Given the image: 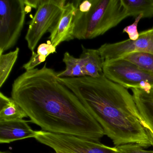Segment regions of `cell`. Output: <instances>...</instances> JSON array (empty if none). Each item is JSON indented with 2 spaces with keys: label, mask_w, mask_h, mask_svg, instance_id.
I'll return each mask as SVG.
<instances>
[{
  "label": "cell",
  "mask_w": 153,
  "mask_h": 153,
  "mask_svg": "<svg viewBox=\"0 0 153 153\" xmlns=\"http://www.w3.org/2000/svg\"><path fill=\"white\" fill-rule=\"evenodd\" d=\"M104 60L116 59L133 52L153 53V27L140 33L139 38L128 39L114 43H106L98 49Z\"/></svg>",
  "instance_id": "cell-8"
},
{
  "label": "cell",
  "mask_w": 153,
  "mask_h": 153,
  "mask_svg": "<svg viewBox=\"0 0 153 153\" xmlns=\"http://www.w3.org/2000/svg\"><path fill=\"white\" fill-rule=\"evenodd\" d=\"M46 64L19 76L11 98L42 130L99 141L105 135L102 128Z\"/></svg>",
  "instance_id": "cell-1"
},
{
  "label": "cell",
  "mask_w": 153,
  "mask_h": 153,
  "mask_svg": "<svg viewBox=\"0 0 153 153\" xmlns=\"http://www.w3.org/2000/svg\"><path fill=\"white\" fill-rule=\"evenodd\" d=\"M24 120L0 121V143H10L19 140L35 137L37 131Z\"/></svg>",
  "instance_id": "cell-10"
},
{
  "label": "cell",
  "mask_w": 153,
  "mask_h": 153,
  "mask_svg": "<svg viewBox=\"0 0 153 153\" xmlns=\"http://www.w3.org/2000/svg\"><path fill=\"white\" fill-rule=\"evenodd\" d=\"M74 39L95 38L128 17L121 0L75 1Z\"/></svg>",
  "instance_id": "cell-3"
},
{
  "label": "cell",
  "mask_w": 153,
  "mask_h": 153,
  "mask_svg": "<svg viewBox=\"0 0 153 153\" xmlns=\"http://www.w3.org/2000/svg\"><path fill=\"white\" fill-rule=\"evenodd\" d=\"M32 8L29 0H0V55L16 44Z\"/></svg>",
  "instance_id": "cell-4"
},
{
  "label": "cell",
  "mask_w": 153,
  "mask_h": 153,
  "mask_svg": "<svg viewBox=\"0 0 153 153\" xmlns=\"http://www.w3.org/2000/svg\"><path fill=\"white\" fill-rule=\"evenodd\" d=\"M66 2L65 0H40L25 36L27 46L32 53L35 52L45 34L49 32L57 21Z\"/></svg>",
  "instance_id": "cell-7"
},
{
  "label": "cell",
  "mask_w": 153,
  "mask_h": 153,
  "mask_svg": "<svg viewBox=\"0 0 153 153\" xmlns=\"http://www.w3.org/2000/svg\"><path fill=\"white\" fill-rule=\"evenodd\" d=\"M82 53L79 57L84 76L98 78L103 76L104 60L98 50L86 49L82 45Z\"/></svg>",
  "instance_id": "cell-12"
},
{
  "label": "cell",
  "mask_w": 153,
  "mask_h": 153,
  "mask_svg": "<svg viewBox=\"0 0 153 153\" xmlns=\"http://www.w3.org/2000/svg\"><path fill=\"white\" fill-rule=\"evenodd\" d=\"M120 153H153V150H146L136 143H128L116 146Z\"/></svg>",
  "instance_id": "cell-18"
},
{
  "label": "cell",
  "mask_w": 153,
  "mask_h": 153,
  "mask_svg": "<svg viewBox=\"0 0 153 153\" xmlns=\"http://www.w3.org/2000/svg\"><path fill=\"white\" fill-rule=\"evenodd\" d=\"M143 18L141 15L135 18V21L133 24L127 26L123 28V32L126 33L128 35L130 40L134 41L137 40L139 37L140 33L138 32V24L140 20Z\"/></svg>",
  "instance_id": "cell-20"
},
{
  "label": "cell",
  "mask_w": 153,
  "mask_h": 153,
  "mask_svg": "<svg viewBox=\"0 0 153 153\" xmlns=\"http://www.w3.org/2000/svg\"><path fill=\"white\" fill-rule=\"evenodd\" d=\"M0 153H7V152H0Z\"/></svg>",
  "instance_id": "cell-22"
},
{
  "label": "cell",
  "mask_w": 153,
  "mask_h": 153,
  "mask_svg": "<svg viewBox=\"0 0 153 153\" xmlns=\"http://www.w3.org/2000/svg\"><path fill=\"white\" fill-rule=\"evenodd\" d=\"M131 90L137 108L145 123V130L153 146V88L149 92L137 88Z\"/></svg>",
  "instance_id": "cell-11"
},
{
  "label": "cell",
  "mask_w": 153,
  "mask_h": 153,
  "mask_svg": "<svg viewBox=\"0 0 153 153\" xmlns=\"http://www.w3.org/2000/svg\"><path fill=\"white\" fill-rule=\"evenodd\" d=\"M103 72L109 80L126 89L137 88L149 92L153 88V74L123 59L105 60Z\"/></svg>",
  "instance_id": "cell-5"
},
{
  "label": "cell",
  "mask_w": 153,
  "mask_h": 153,
  "mask_svg": "<svg viewBox=\"0 0 153 153\" xmlns=\"http://www.w3.org/2000/svg\"><path fill=\"white\" fill-rule=\"evenodd\" d=\"M26 117V114L12 98L0 93V121L23 120Z\"/></svg>",
  "instance_id": "cell-13"
},
{
  "label": "cell",
  "mask_w": 153,
  "mask_h": 153,
  "mask_svg": "<svg viewBox=\"0 0 153 153\" xmlns=\"http://www.w3.org/2000/svg\"><path fill=\"white\" fill-rule=\"evenodd\" d=\"M47 57L42 54L35 53H32V56L28 62L23 65V68L26 71L32 70L42 62L45 61Z\"/></svg>",
  "instance_id": "cell-19"
},
{
  "label": "cell",
  "mask_w": 153,
  "mask_h": 153,
  "mask_svg": "<svg viewBox=\"0 0 153 153\" xmlns=\"http://www.w3.org/2000/svg\"><path fill=\"white\" fill-rule=\"evenodd\" d=\"M76 9L75 1H67L57 21L49 31V41L55 48L63 42L74 39L73 21Z\"/></svg>",
  "instance_id": "cell-9"
},
{
  "label": "cell",
  "mask_w": 153,
  "mask_h": 153,
  "mask_svg": "<svg viewBox=\"0 0 153 153\" xmlns=\"http://www.w3.org/2000/svg\"><path fill=\"white\" fill-rule=\"evenodd\" d=\"M56 52V48L52 45L50 41H47V43L40 45L37 48V53L42 54L46 57Z\"/></svg>",
  "instance_id": "cell-21"
},
{
  "label": "cell",
  "mask_w": 153,
  "mask_h": 153,
  "mask_svg": "<svg viewBox=\"0 0 153 153\" xmlns=\"http://www.w3.org/2000/svg\"><path fill=\"white\" fill-rule=\"evenodd\" d=\"M19 49L17 47L13 51L0 55V87L7 79L18 57Z\"/></svg>",
  "instance_id": "cell-17"
},
{
  "label": "cell",
  "mask_w": 153,
  "mask_h": 153,
  "mask_svg": "<svg viewBox=\"0 0 153 153\" xmlns=\"http://www.w3.org/2000/svg\"><path fill=\"white\" fill-rule=\"evenodd\" d=\"M59 79L76 96L115 147L128 143L151 146L133 96L125 88L104 75Z\"/></svg>",
  "instance_id": "cell-2"
},
{
  "label": "cell",
  "mask_w": 153,
  "mask_h": 153,
  "mask_svg": "<svg viewBox=\"0 0 153 153\" xmlns=\"http://www.w3.org/2000/svg\"><path fill=\"white\" fill-rule=\"evenodd\" d=\"M128 16L137 18L141 15L143 18L153 17V0H121Z\"/></svg>",
  "instance_id": "cell-14"
},
{
  "label": "cell",
  "mask_w": 153,
  "mask_h": 153,
  "mask_svg": "<svg viewBox=\"0 0 153 153\" xmlns=\"http://www.w3.org/2000/svg\"><path fill=\"white\" fill-rule=\"evenodd\" d=\"M35 138L53 149L56 153H120L116 148L107 146L94 141L73 135L37 131Z\"/></svg>",
  "instance_id": "cell-6"
},
{
  "label": "cell",
  "mask_w": 153,
  "mask_h": 153,
  "mask_svg": "<svg viewBox=\"0 0 153 153\" xmlns=\"http://www.w3.org/2000/svg\"><path fill=\"white\" fill-rule=\"evenodd\" d=\"M62 153V152H58V153Z\"/></svg>",
  "instance_id": "cell-23"
},
{
  "label": "cell",
  "mask_w": 153,
  "mask_h": 153,
  "mask_svg": "<svg viewBox=\"0 0 153 153\" xmlns=\"http://www.w3.org/2000/svg\"><path fill=\"white\" fill-rule=\"evenodd\" d=\"M120 59L129 62L137 67L153 74V53L148 52H133Z\"/></svg>",
  "instance_id": "cell-16"
},
{
  "label": "cell",
  "mask_w": 153,
  "mask_h": 153,
  "mask_svg": "<svg viewBox=\"0 0 153 153\" xmlns=\"http://www.w3.org/2000/svg\"><path fill=\"white\" fill-rule=\"evenodd\" d=\"M62 61L66 65V69L57 73L58 77L76 78L85 76L82 71L79 58H75L67 52L64 54Z\"/></svg>",
  "instance_id": "cell-15"
}]
</instances>
